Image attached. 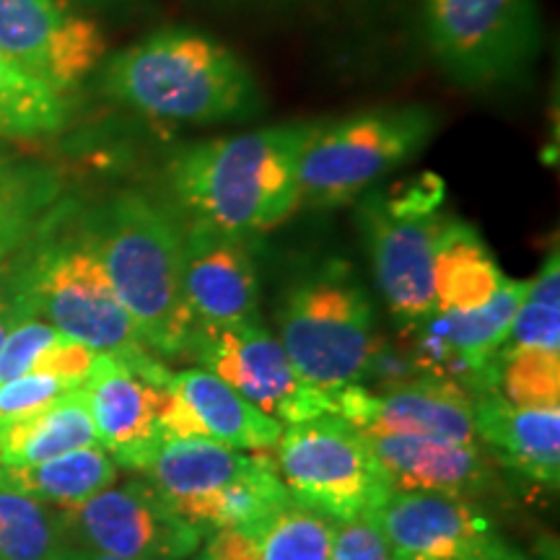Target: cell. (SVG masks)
I'll list each match as a JSON object with an SVG mask.
<instances>
[{
	"label": "cell",
	"instance_id": "cell-44",
	"mask_svg": "<svg viewBox=\"0 0 560 560\" xmlns=\"http://www.w3.org/2000/svg\"><path fill=\"white\" fill-rule=\"evenodd\" d=\"M198 560H202V558H198Z\"/></svg>",
	"mask_w": 560,
	"mask_h": 560
},
{
	"label": "cell",
	"instance_id": "cell-31",
	"mask_svg": "<svg viewBox=\"0 0 560 560\" xmlns=\"http://www.w3.org/2000/svg\"><path fill=\"white\" fill-rule=\"evenodd\" d=\"M495 392L514 408H560V353L516 350L495 359Z\"/></svg>",
	"mask_w": 560,
	"mask_h": 560
},
{
	"label": "cell",
	"instance_id": "cell-33",
	"mask_svg": "<svg viewBox=\"0 0 560 560\" xmlns=\"http://www.w3.org/2000/svg\"><path fill=\"white\" fill-rule=\"evenodd\" d=\"M58 338V330L37 317L21 319L13 330L5 335L0 346V384L32 374L34 363L50 342Z\"/></svg>",
	"mask_w": 560,
	"mask_h": 560
},
{
	"label": "cell",
	"instance_id": "cell-5",
	"mask_svg": "<svg viewBox=\"0 0 560 560\" xmlns=\"http://www.w3.org/2000/svg\"><path fill=\"white\" fill-rule=\"evenodd\" d=\"M278 327L301 382L325 395L361 382L376 340L374 304L348 262L330 260L301 276L285 291Z\"/></svg>",
	"mask_w": 560,
	"mask_h": 560
},
{
	"label": "cell",
	"instance_id": "cell-43",
	"mask_svg": "<svg viewBox=\"0 0 560 560\" xmlns=\"http://www.w3.org/2000/svg\"><path fill=\"white\" fill-rule=\"evenodd\" d=\"M213 3L231 5V9H265V5H283L289 0H213Z\"/></svg>",
	"mask_w": 560,
	"mask_h": 560
},
{
	"label": "cell",
	"instance_id": "cell-10",
	"mask_svg": "<svg viewBox=\"0 0 560 560\" xmlns=\"http://www.w3.org/2000/svg\"><path fill=\"white\" fill-rule=\"evenodd\" d=\"M66 548H83L128 560H187L202 542L149 480L109 486L73 506L52 509Z\"/></svg>",
	"mask_w": 560,
	"mask_h": 560
},
{
	"label": "cell",
	"instance_id": "cell-45",
	"mask_svg": "<svg viewBox=\"0 0 560 560\" xmlns=\"http://www.w3.org/2000/svg\"><path fill=\"white\" fill-rule=\"evenodd\" d=\"M0 262H3V260H0Z\"/></svg>",
	"mask_w": 560,
	"mask_h": 560
},
{
	"label": "cell",
	"instance_id": "cell-15",
	"mask_svg": "<svg viewBox=\"0 0 560 560\" xmlns=\"http://www.w3.org/2000/svg\"><path fill=\"white\" fill-rule=\"evenodd\" d=\"M96 431V444L117 467L145 472L164 444L153 416L151 382L117 355L100 353L81 384Z\"/></svg>",
	"mask_w": 560,
	"mask_h": 560
},
{
	"label": "cell",
	"instance_id": "cell-23",
	"mask_svg": "<svg viewBox=\"0 0 560 560\" xmlns=\"http://www.w3.org/2000/svg\"><path fill=\"white\" fill-rule=\"evenodd\" d=\"M96 444L81 387L32 416L0 423V465H34Z\"/></svg>",
	"mask_w": 560,
	"mask_h": 560
},
{
	"label": "cell",
	"instance_id": "cell-37",
	"mask_svg": "<svg viewBox=\"0 0 560 560\" xmlns=\"http://www.w3.org/2000/svg\"><path fill=\"white\" fill-rule=\"evenodd\" d=\"M151 400L153 416H156L164 439H206L190 405L182 400L179 392H174L170 384H151Z\"/></svg>",
	"mask_w": 560,
	"mask_h": 560
},
{
	"label": "cell",
	"instance_id": "cell-34",
	"mask_svg": "<svg viewBox=\"0 0 560 560\" xmlns=\"http://www.w3.org/2000/svg\"><path fill=\"white\" fill-rule=\"evenodd\" d=\"M416 380H420V371L416 361L410 359L408 348L402 346V340H389L376 335L366 366L361 371V387L382 395V392L405 387V384Z\"/></svg>",
	"mask_w": 560,
	"mask_h": 560
},
{
	"label": "cell",
	"instance_id": "cell-40",
	"mask_svg": "<svg viewBox=\"0 0 560 560\" xmlns=\"http://www.w3.org/2000/svg\"><path fill=\"white\" fill-rule=\"evenodd\" d=\"M26 317H30V312L24 310V304H21L16 293H13L11 283H5L3 289H0V346H3L5 335Z\"/></svg>",
	"mask_w": 560,
	"mask_h": 560
},
{
	"label": "cell",
	"instance_id": "cell-39",
	"mask_svg": "<svg viewBox=\"0 0 560 560\" xmlns=\"http://www.w3.org/2000/svg\"><path fill=\"white\" fill-rule=\"evenodd\" d=\"M60 3L94 21H100V16L109 21H130L153 9V0H60Z\"/></svg>",
	"mask_w": 560,
	"mask_h": 560
},
{
	"label": "cell",
	"instance_id": "cell-21",
	"mask_svg": "<svg viewBox=\"0 0 560 560\" xmlns=\"http://www.w3.org/2000/svg\"><path fill=\"white\" fill-rule=\"evenodd\" d=\"M503 280L506 276L478 231L444 215L433 249V312L480 310Z\"/></svg>",
	"mask_w": 560,
	"mask_h": 560
},
{
	"label": "cell",
	"instance_id": "cell-26",
	"mask_svg": "<svg viewBox=\"0 0 560 560\" xmlns=\"http://www.w3.org/2000/svg\"><path fill=\"white\" fill-rule=\"evenodd\" d=\"M60 195L58 170L34 159L0 153V260L47 221Z\"/></svg>",
	"mask_w": 560,
	"mask_h": 560
},
{
	"label": "cell",
	"instance_id": "cell-41",
	"mask_svg": "<svg viewBox=\"0 0 560 560\" xmlns=\"http://www.w3.org/2000/svg\"><path fill=\"white\" fill-rule=\"evenodd\" d=\"M52 560H128V558L104 556V552L83 550V548H60V550H58V556H55Z\"/></svg>",
	"mask_w": 560,
	"mask_h": 560
},
{
	"label": "cell",
	"instance_id": "cell-3",
	"mask_svg": "<svg viewBox=\"0 0 560 560\" xmlns=\"http://www.w3.org/2000/svg\"><path fill=\"white\" fill-rule=\"evenodd\" d=\"M83 223L145 348L156 359L185 355L195 319L185 296V240L174 221L145 195L122 192Z\"/></svg>",
	"mask_w": 560,
	"mask_h": 560
},
{
	"label": "cell",
	"instance_id": "cell-8",
	"mask_svg": "<svg viewBox=\"0 0 560 560\" xmlns=\"http://www.w3.org/2000/svg\"><path fill=\"white\" fill-rule=\"evenodd\" d=\"M276 450L278 475L291 499L335 522L380 511L389 499V478L366 433L340 416L283 425Z\"/></svg>",
	"mask_w": 560,
	"mask_h": 560
},
{
	"label": "cell",
	"instance_id": "cell-29",
	"mask_svg": "<svg viewBox=\"0 0 560 560\" xmlns=\"http://www.w3.org/2000/svg\"><path fill=\"white\" fill-rule=\"evenodd\" d=\"M60 548L50 506L0 490V560H52Z\"/></svg>",
	"mask_w": 560,
	"mask_h": 560
},
{
	"label": "cell",
	"instance_id": "cell-38",
	"mask_svg": "<svg viewBox=\"0 0 560 560\" xmlns=\"http://www.w3.org/2000/svg\"><path fill=\"white\" fill-rule=\"evenodd\" d=\"M202 560H260V537L242 529H213Z\"/></svg>",
	"mask_w": 560,
	"mask_h": 560
},
{
	"label": "cell",
	"instance_id": "cell-20",
	"mask_svg": "<svg viewBox=\"0 0 560 560\" xmlns=\"http://www.w3.org/2000/svg\"><path fill=\"white\" fill-rule=\"evenodd\" d=\"M166 384L190 405L206 439L240 452L276 450L283 423L257 410L215 374L206 369L170 371Z\"/></svg>",
	"mask_w": 560,
	"mask_h": 560
},
{
	"label": "cell",
	"instance_id": "cell-6",
	"mask_svg": "<svg viewBox=\"0 0 560 560\" xmlns=\"http://www.w3.org/2000/svg\"><path fill=\"white\" fill-rule=\"evenodd\" d=\"M441 117L423 104L359 112L317 125L299 166V192L314 208H340L374 190L436 136Z\"/></svg>",
	"mask_w": 560,
	"mask_h": 560
},
{
	"label": "cell",
	"instance_id": "cell-9",
	"mask_svg": "<svg viewBox=\"0 0 560 560\" xmlns=\"http://www.w3.org/2000/svg\"><path fill=\"white\" fill-rule=\"evenodd\" d=\"M423 9L433 55L465 86L522 79L540 52L537 0H423Z\"/></svg>",
	"mask_w": 560,
	"mask_h": 560
},
{
	"label": "cell",
	"instance_id": "cell-4",
	"mask_svg": "<svg viewBox=\"0 0 560 560\" xmlns=\"http://www.w3.org/2000/svg\"><path fill=\"white\" fill-rule=\"evenodd\" d=\"M30 317H37L68 338L86 342L96 353L117 355L151 384H164L170 369L145 348L107 270L96 255L86 223L42 236L11 276Z\"/></svg>",
	"mask_w": 560,
	"mask_h": 560
},
{
	"label": "cell",
	"instance_id": "cell-14",
	"mask_svg": "<svg viewBox=\"0 0 560 560\" xmlns=\"http://www.w3.org/2000/svg\"><path fill=\"white\" fill-rule=\"evenodd\" d=\"M392 560H480L501 540L472 501L423 490H392L376 511Z\"/></svg>",
	"mask_w": 560,
	"mask_h": 560
},
{
	"label": "cell",
	"instance_id": "cell-30",
	"mask_svg": "<svg viewBox=\"0 0 560 560\" xmlns=\"http://www.w3.org/2000/svg\"><path fill=\"white\" fill-rule=\"evenodd\" d=\"M335 520L291 501L260 532V560H330Z\"/></svg>",
	"mask_w": 560,
	"mask_h": 560
},
{
	"label": "cell",
	"instance_id": "cell-36",
	"mask_svg": "<svg viewBox=\"0 0 560 560\" xmlns=\"http://www.w3.org/2000/svg\"><path fill=\"white\" fill-rule=\"evenodd\" d=\"M96 350L89 348L86 342L68 338V335L58 332L50 346L42 350V355L34 363L32 374H50L58 376V380H66L73 384V387H81L86 382L91 366L96 361Z\"/></svg>",
	"mask_w": 560,
	"mask_h": 560
},
{
	"label": "cell",
	"instance_id": "cell-28",
	"mask_svg": "<svg viewBox=\"0 0 560 560\" xmlns=\"http://www.w3.org/2000/svg\"><path fill=\"white\" fill-rule=\"evenodd\" d=\"M516 350H548V353H560L558 249H552L540 272L527 280V296H524L520 312H516L514 322H511L509 338L499 350V355L516 353Z\"/></svg>",
	"mask_w": 560,
	"mask_h": 560
},
{
	"label": "cell",
	"instance_id": "cell-35",
	"mask_svg": "<svg viewBox=\"0 0 560 560\" xmlns=\"http://www.w3.org/2000/svg\"><path fill=\"white\" fill-rule=\"evenodd\" d=\"M330 560H392L376 511L335 524Z\"/></svg>",
	"mask_w": 560,
	"mask_h": 560
},
{
	"label": "cell",
	"instance_id": "cell-17",
	"mask_svg": "<svg viewBox=\"0 0 560 560\" xmlns=\"http://www.w3.org/2000/svg\"><path fill=\"white\" fill-rule=\"evenodd\" d=\"M475 439L532 486L560 482V408H514L495 389L472 397Z\"/></svg>",
	"mask_w": 560,
	"mask_h": 560
},
{
	"label": "cell",
	"instance_id": "cell-19",
	"mask_svg": "<svg viewBox=\"0 0 560 560\" xmlns=\"http://www.w3.org/2000/svg\"><path fill=\"white\" fill-rule=\"evenodd\" d=\"M252 459L255 454L231 450L213 439H166L145 472L161 499L190 522L195 509L247 470Z\"/></svg>",
	"mask_w": 560,
	"mask_h": 560
},
{
	"label": "cell",
	"instance_id": "cell-16",
	"mask_svg": "<svg viewBox=\"0 0 560 560\" xmlns=\"http://www.w3.org/2000/svg\"><path fill=\"white\" fill-rule=\"evenodd\" d=\"M185 296L195 325L257 317V270L249 240L192 221L185 236Z\"/></svg>",
	"mask_w": 560,
	"mask_h": 560
},
{
	"label": "cell",
	"instance_id": "cell-24",
	"mask_svg": "<svg viewBox=\"0 0 560 560\" xmlns=\"http://www.w3.org/2000/svg\"><path fill=\"white\" fill-rule=\"evenodd\" d=\"M527 296V280L506 278L499 293L472 312H431L429 322L436 332L450 342L454 353L467 363L486 382L488 389H495L499 366L495 355L509 338L511 322L520 312Z\"/></svg>",
	"mask_w": 560,
	"mask_h": 560
},
{
	"label": "cell",
	"instance_id": "cell-25",
	"mask_svg": "<svg viewBox=\"0 0 560 560\" xmlns=\"http://www.w3.org/2000/svg\"><path fill=\"white\" fill-rule=\"evenodd\" d=\"M293 499L280 480L276 462L255 454L252 465L234 480L215 490L190 516L192 527L200 532L242 529L260 537L272 516L289 506Z\"/></svg>",
	"mask_w": 560,
	"mask_h": 560
},
{
	"label": "cell",
	"instance_id": "cell-22",
	"mask_svg": "<svg viewBox=\"0 0 560 560\" xmlns=\"http://www.w3.org/2000/svg\"><path fill=\"white\" fill-rule=\"evenodd\" d=\"M120 467L102 446H86L34 465H0V490L26 495L45 506H73L115 486Z\"/></svg>",
	"mask_w": 560,
	"mask_h": 560
},
{
	"label": "cell",
	"instance_id": "cell-2",
	"mask_svg": "<svg viewBox=\"0 0 560 560\" xmlns=\"http://www.w3.org/2000/svg\"><path fill=\"white\" fill-rule=\"evenodd\" d=\"M102 86L153 120L215 125L262 109L260 86L226 45L195 30H161L112 55Z\"/></svg>",
	"mask_w": 560,
	"mask_h": 560
},
{
	"label": "cell",
	"instance_id": "cell-7",
	"mask_svg": "<svg viewBox=\"0 0 560 560\" xmlns=\"http://www.w3.org/2000/svg\"><path fill=\"white\" fill-rule=\"evenodd\" d=\"M446 187L436 174H420L400 190H371L361 202L376 285L400 325L433 312V249L444 215L439 213Z\"/></svg>",
	"mask_w": 560,
	"mask_h": 560
},
{
	"label": "cell",
	"instance_id": "cell-32",
	"mask_svg": "<svg viewBox=\"0 0 560 560\" xmlns=\"http://www.w3.org/2000/svg\"><path fill=\"white\" fill-rule=\"evenodd\" d=\"M79 387L50 374H26L0 384V423L26 418L47 405L58 402L68 392Z\"/></svg>",
	"mask_w": 560,
	"mask_h": 560
},
{
	"label": "cell",
	"instance_id": "cell-12",
	"mask_svg": "<svg viewBox=\"0 0 560 560\" xmlns=\"http://www.w3.org/2000/svg\"><path fill=\"white\" fill-rule=\"evenodd\" d=\"M0 52L68 96L104 60L107 37L60 0H0Z\"/></svg>",
	"mask_w": 560,
	"mask_h": 560
},
{
	"label": "cell",
	"instance_id": "cell-42",
	"mask_svg": "<svg viewBox=\"0 0 560 560\" xmlns=\"http://www.w3.org/2000/svg\"><path fill=\"white\" fill-rule=\"evenodd\" d=\"M480 560H532L529 556H524L522 550H516V548H511L509 542H503V540H499L493 545V548H490L486 556H482Z\"/></svg>",
	"mask_w": 560,
	"mask_h": 560
},
{
	"label": "cell",
	"instance_id": "cell-1",
	"mask_svg": "<svg viewBox=\"0 0 560 560\" xmlns=\"http://www.w3.org/2000/svg\"><path fill=\"white\" fill-rule=\"evenodd\" d=\"M314 130L272 125L182 149L166 166L172 192L195 221L223 234H265L301 206L299 166Z\"/></svg>",
	"mask_w": 560,
	"mask_h": 560
},
{
	"label": "cell",
	"instance_id": "cell-11",
	"mask_svg": "<svg viewBox=\"0 0 560 560\" xmlns=\"http://www.w3.org/2000/svg\"><path fill=\"white\" fill-rule=\"evenodd\" d=\"M185 355L280 423L332 416V395L301 382L280 340L257 317L234 325H195Z\"/></svg>",
	"mask_w": 560,
	"mask_h": 560
},
{
	"label": "cell",
	"instance_id": "cell-13",
	"mask_svg": "<svg viewBox=\"0 0 560 560\" xmlns=\"http://www.w3.org/2000/svg\"><path fill=\"white\" fill-rule=\"evenodd\" d=\"M332 416L369 436H429L446 441H478L472 425V395L457 382L420 380L392 392H371L348 384L332 392Z\"/></svg>",
	"mask_w": 560,
	"mask_h": 560
},
{
	"label": "cell",
	"instance_id": "cell-27",
	"mask_svg": "<svg viewBox=\"0 0 560 560\" xmlns=\"http://www.w3.org/2000/svg\"><path fill=\"white\" fill-rule=\"evenodd\" d=\"M68 125V102L0 52V138L39 140Z\"/></svg>",
	"mask_w": 560,
	"mask_h": 560
},
{
	"label": "cell",
	"instance_id": "cell-18",
	"mask_svg": "<svg viewBox=\"0 0 560 560\" xmlns=\"http://www.w3.org/2000/svg\"><path fill=\"white\" fill-rule=\"evenodd\" d=\"M392 490L467 495L488 486L490 467L478 441H446L429 436H369Z\"/></svg>",
	"mask_w": 560,
	"mask_h": 560
}]
</instances>
